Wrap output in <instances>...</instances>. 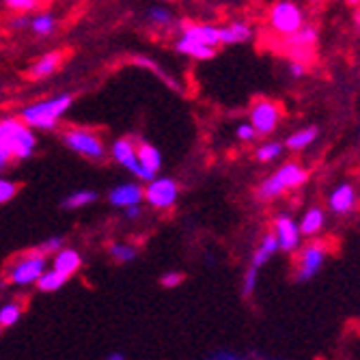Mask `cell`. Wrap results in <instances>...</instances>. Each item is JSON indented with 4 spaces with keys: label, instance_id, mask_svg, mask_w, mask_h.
<instances>
[{
    "label": "cell",
    "instance_id": "45",
    "mask_svg": "<svg viewBox=\"0 0 360 360\" xmlns=\"http://www.w3.org/2000/svg\"><path fill=\"white\" fill-rule=\"evenodd\" d=\"M347 3H349V5H354V7H358V5H360V0H347Z\"/></svg>",
    "mask_w": 360,
    "mask_h": 360
},
{
    "label": "cell",
    "instance_id": "3",
    "mask_svg": "<svg viewBox=\"0 0 360 360\" xmlns=\"http://www.w3.org/2000/svg\"><path fill=\"white\" fill-rule=\"evenodd\" d=\"M309 179V171L300 165V162H285L278 167L276 173L266 177L257 188V199L259 201H274L283 196L287 190L300 188Z\"/></svg>",
    "mask_w": 360,
    "mask_h": 360
},
{
    "label": "cell",
    "instance_id": "19",
    "mask_svg": "<svg viewBox=\"0 0 360 360\" xmlns=\"http://www.w3.org/2000/svg\"><path fill=\"white\" fill-rule=\"evenodd\" d=\"M175 50L188 58H194V60H210L218 54L216 48H210V46H203L199 41H192L184 35H179V39L175 41Z\"/></svg>",
    "mask_w": 360,
    "mask_h": 360
},
{
    "label": "cell",
    "instance_id": "18",
    "mask_svg": "<svg viewBox=\"0 0 360 360\" xmlns=\"http://www.w3.org/2000/svg\"><path fill=\"white\" fill-rule=\"evenodd\" d=\"M80 264H82V259H80L78 250H74V248H60V250L54 252L52 270L63 274L65 278H70L72 274H76L80 270Z\"/></svg>",
    "mask_w": 360,
    "mask_h": 360
},
{
    "label": "cell",
    "instance_id": "43",
    "mask_svg": "<svg viewBox=\"0 0 360 360\" xmlns=\"http://www.w3.org/2000/svg\"><path fill=\"white\" fill-rule=\"evenodd\" d=\"M106 360H125V356L121 352H112V354L106 356Z\"/></svg>",
    "mask_w": 360,
    "mask_h": 360
},
{
    "label": "cell",
    "instance_id": "37",
    "mask_svg": "<svg viewBox=\"0 0 360 360\" xmlns=\"http://www.w3.org/2000/svg\"><path fill=\"white\" fill-rule=\"evenodd\" d=\"M184 281V274H179V272H167L165 276H162V287H169V289H173V287H177L179 283Z\"/></svg>",
    "mask_w": 360,
    "mask_h": 360
},
{
    "label": "cell",
    "instance_id": "2",
    "mask_svg": "<svg viewBox=\"0 0 360 360\" xmlns=\"http://www.w3.org/2000/svg\"><path fill=\"white\" fill-rule=\"evenodd\" d=\"M0 145L11 160H28L37 149L35 129H30L18 117L0 119Z\"/></svg>",
    "mask_w": 360,
    "mask_h": 360
},
{
    "label": "cell",
    "instance_id": "41",
    "mask_svg": "<svg viewBox=\"0 0 360 360\" xmlns=\"http://www.w3.org/2000/svg\"><path fill=\"white\" fill-rule=\"evenodd\" d=\"M123 212H125V218H127V220H136V218H141V214H143V210H141L139 205H132V207H125Z\"/></svg>",
    "mask_w": 360,
    "mask_h": 360
},
{
    "label": "cell",
    "instance_id": "35",
    "mask_svg": "<svg viewBox=\"0 0 360 360\" xmlns=\"http://www.w3.org/2000/svg\"><path fill=\"white\" fill-rule=\"evenodd\" d=\"M236 136H238V141H242V143H252V141L257 139V132H255V127H252L248 121H244V123L238 125Z\"/></svg>",
    "mask_w": 360,
    "mask_h": 360
},
{
    "label": "cell",
    "instance_id": "23",
    "mask_svg": "<svg viewBox=\"0 0 360 360\" xmlns=\"http://www.w3.org/2000/svg\"><path fill=\"white\" fill-rule=\"evenodd\" d=\"M278 252V242L272 233H266L264 240H261V244L257 246V250L252 252V259H250V266L252 268H261V266H266L268 261Z\"/></svg>",
    "mask_w": 360,
    "mask_h": 360
},
{
    "label": "cell",
    "instance_id": "27",
    "mask_svg": "<svg viewBox=\"0 0 360 360\" xmlns=\"http://www.w3.org/2000/svg\"><path fill=\"white\" fill-rule=\"evenodd\" d=\"M95 201H97V192L95 190H76L63 201V207L65 210H80V207H86V205L95 203Z\"/></svg>",
    "mask_w": 360,
    "mask_h": 360
},
{
    "label": "cell",
    "instance_id": "31",
    "mask_svg": "<svg viewBox=\"0 0 360 360\" xmlns=\"http://www.w3.org/2000/svg\"><path fill=\"white\" fill-rule=\"evenodd\" d=\"M3 5L15 13H30V11L39 9L41 0H3Z\"/></svg>",
    "mask_w": 360,
    "mask_h": 360
},
{
    "label": "cell",
    "instance_id": "26",
    "mask_svg": "<svg viewBox=\"0 0 360 360\" xmlns=\"http://www.w3.org/2000/svg\"><path fill=\"white\" fill-rule=\"evenodd\" d=\"M32 32H35L37 37H50L52 32L56 30V18L52 13H37L30 18V26H28Z\"/></svg>",
    "mask_w": 360,
    "mask_h": 360
},
{
    "label": "cell",
    "instance_id": "33",
    "mask_svg": "<svg viewBox=\"0 0 360 360\" xmlns=\"http://www.w3.org/2000/svg\"><path fill=\"white\" fill-rule=\"evenodd\" d=\"M18 184L15 181H11V179H7V177H3L0 175V205L3 203H9L13 196L18 194Z\"/></svg>",
    "mask_w": 360,
    "mask_h": 360
},
{
    "label": "cell",
    "instance_id": "15",
    "mask_svg": "<svg viewBox=\"0 0 360 360\" xmlns=\"http://www.w3.org/2000/svg\"><path fill=\"white\" fill-rule=\"evenodd\" d=\"M356 201H358V196H356L354 186L352 184H339L328 196V207L333 214L345 216L356 207Z\"/></svg>",
    "mask_w": 360,
    "mask_h": 360
},
{
    "label": "cell",
    "instance_id": "32",
    "mask_svg": "<svg viewBox=\"0 0 360 360\" xmlns=\"http://www.w3.org/2000/svg\"><path fill=\"white\" fill-rule=\"evenodd\" d=\"M110 255H112V259L121 261V264H127V261L136 259V248L129 246V244H112L110 246Z\"/></svg>",
    "mask_w": 360,
    "mask_h": 360
},
{
    "label": "cell",
    "instance_id": "46",
    "mask_svg": "<svg viewBox=\"0 0 360 360\" xmlns=\"http://www.w3.org/2000/svg\"><path fill=\"white\" fill-rule=\"evenodd\" d=\"M266 360H276V358H266Z\"/></svg>",
    "mask_w": 360,
    "mask_h": 360
},
{
    "label": "cell",
    "instance_id": "7",
    "mask_svg": "<svg viewBox=\"0 0 360 360\" xmlns=\"http://www.w3.org/2000/svg\"><path fill=\"white\" fill-rule=\"evenodd\" d=\"M281 106L274 100H268V97H261V100H255V104L248 110V123L255 127L257 136H270L276 132V127L281 123Z\"/></svg>",
    "mask_w": 360,
    "mask_h": 360
},
{
    "label": "cell",
    "instance_id": "47",
    "mask_svg": "<svg viewBox=\"0 0 360 360\" xmlns=\"http://www.w3.org/2000/svg\"><path fill=\"white\" fill-rule=\"evenodd\" d=\"M0 333H3V326H0Z\"/></svg>",
    "mask_w": 360,
    "mask_h": 360
},
{
    "label": "cell",
    "instance_id": "24",
    "mask_svg": "<svg viewBox=\"0 0 360 360\" xmlns=\"http://www.w3.org/2000/svg\"><path fill=\"white\" fill-rule=\"evenodd\" d=\"M145 20H147V24L151 26V28H155V30H173L175 26H177V22H175V18H173V13L167 9V7H149L147 11H145Z\"/></svg>",
    "mask_w": 360,
    "mask_h": 360
},
{
    "label": "cell",
    "instance_id": "21",
    "mask_svg": "<svg viewBox=\"0 0 360 360\" xmlns=\"http://www.w3.org/2000/svg\"><path fill=\"white\" fill-rule=\"evenodd\" d=\"M317 134H319V129L315 127V125H311V127H302V129H298V132H293V134H289L287 139H285V143H283V147H287L289 151H304L307 147H311L315 141H317Z\"/></svg>",
    "mask_w": 360,
    "mask_h": 360
},
{
    "label": "cell",
    "instance_id": "13",
    "mask_svg": "<svg viewBox=\"0 0 360 360\" xmlns=\"http://www.w3.org/2000/svg\"><path fill=\"white\" fill-rule=\"evenodd\" d=\"M136 155L141 165V181H151L162 169V153L147 141H136Z\"/></svg>",
    "mask_w": 360,
    "mask_h": 360
},
{
    "label": "cell",
    "instance_id": "4",
    "mask_svg": "<svg viewBox=\"0 0 360 360\" xmlns=\"http://www.w3.org/2000/svg\"><path fill=\"white\" fill-rule=\"evenodd\" d=\"M60 141L65 143L68 149H72L74 153H80L86 160L100 162L106 158V145H104L102 136L89 127H76V125L65 127L60 134Z\"/></svg>",
    "mask_w": 360,
    "mask_h": 360
},
{
    "label": "cell",
    "instance_id": "38",
    "mask_svg": "<svg viewBox=\"0 0 360 360\" xmlns=\"http://www.w3.org/2000/svg\"><path fill=\"white\" fill-rule=\"evenodd\" d=\"M289 74H291L293 78H302V76H307V65H304V63L291 60V63H289Z\"/></svg>",
    "mask_w": 360,
    "mask_h": 360
},
{
    "label": "cell",
    "instance_id": "5",
    "mask_svg": "<svg viewBox=\"0 0 360 360\" xmlns=\"http://www.w3.org/2000/svg\"><path fill=\"white\" fill-rule=\"evenodd\" d=\"M268 22L276 35L285 39L304 24V13L296 0H276L270 9Z\"/></svg>",
    "mask_w": 360,
    "mask_h": 360
},
{
    "label": "cell",
    "instance_id": "16",
    "mask_svg": "<svg viewBox=\"0 0 360 360\" xmlns=\"http://www.w3.org/2000/svg\"><path fill=\"white\" fill-rule=\"evenodd\" d=\"M255 35V30L248 22L233 20L224 26H220V46H240L250 41Z\"/></svg>",
    "mask_w": 360,
    "mask_h": 360
},
{
    "label": "cell",
    "instance_id": "42",
    "mask_svg": "<svg viewBox=\"0 0 360 360\" xmlns=\"http://www.w3.org/2000/svg\"><path fill=\"white\" fill-rule=\"evenodd\" d=\"M212 360H242V358H238L236 354H229V352H218Z\"/></svg>",
    "mask_w": 360,
    "mask_h": 360
},
{
    "label": "cell",
    "instance_id": "39",
    "mask_svg": "<svg viewBox=\"0 0 360 360\" xmlns=\"http://www.w3.org/2000/svg\"><path fill=\"white\" fill-rule=\"evenodd\" d=\"M30 26V18L26 15V13H18L13 20H11V28H28Z\"/></svg>",
    "mask_w": 360,
    "mask_h": 360
},
{
    "label": "cell",
    "instance_id": "25",
    "mask_svg": "<svg viewBox=\"0 0 360 360\" xmlns=\"http://www.w3.org/2000/svg\"><path fill=\"white\" fill-rule=\"evenodd\" d=\"M317 28L311 24H302L293 35L285 37V48H315Z\"/></svg>",
    "mask_w": 360,
    "mask_h": 360
},
{
    "label": "cell",
    "instance_id": "9",
    "mask_svg": "<svg viewBox=\"0 0 360 360\" xmlns=\"http://www.w3.org/2000/svg\"><path fill=\"white\" fill-rule=\"evenodd\" d=\"M143 190L145 201L153 210H171L179 199V184L171 177H153Z\"/></svg>",
    "mask_w": 360,
    "mask_h": 360
},
{
    "label": "cell",
    "instance_id": "14",
    "mask_svg": "<svg viewBox=\"0 0 360 360\" xmlns=\"http://www.w3.org/2000/svg\"><path fill=\"white\" fill-rule=\"evenodd\" d=\"M145 201V190L139 184H119L108 192V203L112 207H132Z\"/></svg>",
    "mask_w": 360,
    "mask_h": 360
},
{
    "label": "cell",
    "instance_id": "6",
    "mask_svg": "<svg viewBox=\"0 0 360 360\" xmlns=\"http://www.w3.org/2000/svg\"><path fill=\"white\" fill-rule=\"evenodd\" d=\"M46 261H48V255H44L39 248L20 255L9 268L11 283L22 285V287L37 283V278L46 272Z\"/></svg>",
    "mask_w": 360,
    "mask_h": 360
},
{
    "label": "cell",
    "instance_id": "10",
    "mask_svg": "<svg viewBox=\"0 0 360 360\" xmlns=\"http://www.w3.org/2000/svg\"><path fill=\"white\" fill-rule=\"evenodd\" d=\"M272 236L278 242V250L283 252H293L300 248L302 242V233H300V226L298 222L293 220L289 214H278L274 218V229H272Z\"/></svg>",
    "mask_w": 360,
    "mask_h": 360
},
{
    "label": "cell",
    "instance_id": "8",
    "mask_svg": "<svg viewBox=\"0 0 360 360\" xmlns=\"http://www.w3.org/2000/svg\"><path fill=\"white\" fill-rule=\"evenodd\" d=\"M326 257H328V246L323 242H309L307 246H300L296 259V281L307 283L317 276V272L323 268Z\"/></svg>",
    "mask_w": 360,
    "mask_h": 360
},
{
    "label": "cell",
    "instance_id": "17",
    "mask_svg": "<svg viewBox=\"0 0 360 360\" xmlns=\"http://www.w3.org/2000/svg\"><path fill=\"white\" fill-rule=\"evenodd\" d=\"M65 60V52L63 50H52V52H46L44 56H39L35 63L30 65V70H28V76L30 78H48L52 74H56L60 70V65Z\"/></svg>",
    "mask_w": 360,
    "mask_h": 360
},
{
    "label": "cell",
    "instance_id": "30",
    "mask_svg": "<svg viewBox=\"0 0 360 360\" xmlns=\"http://www.w3.org/2000/svg\"><path fill=\"white\" fill-rule=\"evenodd\" d=\"M20 315H22V309H20L18 302L3 304V307H0V326H3V328H9V326L18 323Z\"/></svg>",
    "mask_w": 360,
    "mask_h": 360
},
{
    "label": "cell",
    "instance_id": "40",
    "mask_svg": "<svg viewBox=\"0 0 360 360\" xmlns=\"http://www.w3.org/2000/svg\"><path fill=\"white\" fill-rule=\"evenodd\" d=\"M11 155L3 149V145H0V173H3V171H7L9 169V165H11Z\"/></svg>",
    "mask_w": 360,
    "mask_h": 360
},
{
    "label": "cell",
    "instance_id": "34",
    "mask_svg": "<svg viewBox=\"0 0 360 360\" xmlns=\"http://www.w3.org/2000/svg\"><path fill=\"white\" fill-rule=\"evenodd\" d=\"M259 270L257 268H248L246 270V274H244V281H242V293H244V296H252V293H255V289H257V281H259Z\"/></svg>",
    "mask_w": 360,
    "mask_h": 360
},
{
    "label": "cell",
    "instance_id": "11",
    "mask_svg": "<svg viewBox=\"0 0 360 360\" xmlns=\"http://www.w3.org/2000/svg\"><path fill=\"white\" fill-rule=\"evenodd\" d=\"M177 28H179V35H184L192 41H199L203 46L216 48V50L220 46V26H216V24L181 20V22H177Z\"/></svg>",
    "mask_w": 360,
    "mask_h": 360
},
{
    "label": "cell",
    "instance_id": "20",
    "mask_svg": "<svg viewBox=\"0 0 360 360\" xmlns=\"http://www.w3.org/2000/svg\"><path fill=\"white\" fill-rule=\"evenodd\" d=\"M326 224V212L321 207H311L304 212V216L300 218L298 226H300V233L302 238H315Z\"/></svg>",
    "mask_w": 360,
    "mask_h": 360
},
{
    "label": "cell",
    "instance_id": "29",
    "mask_svg": "<svg viewBox=\"0 0 360 360\" xmlns=\"http://www.w3.org/2000/svg\"><path fill=\"white\" fill-rule=\"evenodd\" d=\"M65 278L63 274H58V272H54V270H46L39 278H37V287L41 289V291H58L63 285H65Z\"/></svg>",
    "mask_w": 360,
    "mask_h": 360
},
{
    "label": "cell",
    "instance_id": "44",
    "mask_svg": "<svg viewBox=\"0 0 360 360\" xmlns=\"http://www.w3.org/2000/svg\"><path fill=\"white\" fill-rule=\"evenodd\" d=\"M354 24L360 28V7H358V9H356V13H354Z\"/></svg>",
    "mask_w": 360,
    "mask_h": 360
},
{
    "label": "cell",
    "instance_id": "22",
    "mask_svg": "<svg viewBox=\"0 0 360 360\" xmlns=\"http://www.w3.org/2000/svg\"><path fill=\"white\" fill-rule=\"evenodd\" d=\"M132 63L134 65H139V68H143V70H147V72H151L153 76H158L162 82H165L169 89H173V91H181V84H179V80L177 78H173L171 74H167L165 70H162V65H158L153 58H149V56H132Z\"/></svg>",
    "mask_w": 360,
    "mask_h": 360
},
{
    "label": "cell",
    "instance_id": "1",
    "mask_svg": "<svg viewBox=\"0 0 360 360\" xmlns=\"http://www.w3.org/2000/svg\"><path fill=\"white\" fill-rule=\"evenodd\" d=\"M74 104L72 93H56L46 100H37L24 108H20L18 119L26 123L30 129H41V132H52L58 127L60 119L65 117Z\"/></svg>",
    "mask_w": 360,
    "mask_h": 360
},
{
    "label": "cell",
    "instance_id": "28",
    "mask_svg": "<svg viewBox=\"0 0 360 360\" xmlns=\"http://www.w3.org/2000/svg\"><path fill=\"white\" fill-rule=\"evenodd\" d=\"M283 149H285L283 143H278V141H266V143H261V145L255 149V158H257L259 162H274V160L281 158Z\"/></svg>",
    "mask_w": 360,
    "mask_h": 360
},
{
    "label": "cell",
    "instance_id": "36",
    "mask_svg": "<svg viewBox=\"0 0 360 360\" xmlns=\"http://www.w3.org/2000/svg\"><path fill=\"white\" fill-rule=\"evenodd\" d=\"M60 248H63V238H50L46 244L39 246V250H41L44 255H54V252L60 250Z\"/></svg>",
    "mask_w": 360,
    "mask_h": 360
},
{
    "label": "cell",
    "instance_id": "12",
    "mask_svg": "<svg viewBox=\"0 0 360 360\" xmlns=\"http://www.w3.org/2000/svg\"><path fill=\"white\" fill-rule=\"evenodd\" d=\"M110 155L119 167L129 171L132 175L141 177V165L136 155V141L132 136H121L110 145Z\"/></svg>",
    "mask_w": 360,
    "mask_h": 360
}]
</instances>
